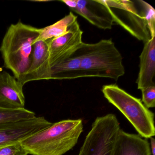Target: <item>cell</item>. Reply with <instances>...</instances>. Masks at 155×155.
<instances>
[{
  "label": "cell",
  "instance_id": "obj_21",
  "mask_svg": "<svg viewBox=\"0 0 155 155\" xmlns=\"http://www.w3.org/2000/svg\"></svg>",
  "mask_w": 155,
  "mask_h": 155
},
{
  "label": "cell",
  "instance_id": "obj_18",
  "mask_svg": "<svg viewBox=\"0 0 155 155\" xmlns=\"http://www.w3.org/2000/svg\"><path fill=\"white\" fill-rule=\"evenodd\" d=\"M21 142L14 143L0 148V155H28Z\"/></svg>",
  "mask_w": 155,
  "mask_h": 155
},
{
  "label": "cell",
  "instance_id": "obj_4",
  "mask_svg": "<svg viewBox=\"0 0 155 155\" xmlns=\"http://www.w3.org/2000/svg\"><path fill=\"white\" fill-rule=\"evenodd\" d=\"M101 91L106 99L127 118L140 136L146 139L155 136L154 113L144 106L140 99L115 84L103 86Z\"/></svg>",
  "mask_w": 155,
  "mask_h": 155
},
{
  "label": "cell",
  "instance_id": "obj_10",
  "mask_svg": "<svg viewBox=\"0 0 155 155\" xmlns=\"http://www.w3.org/2000/svg\"><path fill=\"white\" fill-rule=\"evenodd\" d=\"M51 79V68L49 62L48 41L37 39L34 44L32 62L20 82L25 85L35 81Z\"/></svg>",
  "mask_w": 155,
  "mask_h": 155
},
{
  "label": "cell",
  "instance_id": "obj_13",
  "mask_svg": "<svg viewBox=\"0 0 155 155\" xmlns=\"http://www.w3.org/2000/svg\"><path fill=\"white\" fill-rule=\"evenodd\" d=\"M115 155H151L149 142L139 134L127 133L120 129Z\"/></svg>",
  "mask_w": 155,
  "mask_h": 155
},
{
  "label": "cell",
  "instance_id": "obj_15",
  "mask_svg": "<svg viewBox=\"0 0 155 155\" xmlns=\"http://www.w3.org/2000/svg\"><path fill=\"white\" fill-rule=\"evenodd\" d=\"M77 16L70 12L68 15L57 22L41 29L38 39L47 41L64 35L77 21Z\"/></svg>",
  "mask_w": 155,
  "mask_h": 155
},
{
  "label": "cell",
  "instance_id": "obj_20",
  "mask_svg": "<svg viewBox=\"0 0 155 155\" xmlns=\"http://www.w3.org/2000/svg\"><path fill=\"white\" fill-rule=\"evenodd\" d=\"M150 151H151V155H155V139L153 137L150 138Z\"/></svg>",
  "mask_w": 155,
  "mask_h": 155
},
{
  "label": "cell",
  "instance_id": "obj_19",
  "mask_svg": "<svg viewBox=\"0 0 155 155\" xmlns=\"http://www.w3.org/2000/svg\"><path fill=\"white\" fill-rule=\"evenodd\" d=\"M142 93V101L144 106L147 108H154L155 107V86L147 87L141 90Z\"/></svg>",
  "mask_w": 155,
  "mask_h": 155
},
{
  "label": "cell",
  "instance_id": "obj_8",
  "mask_svg": "<svg viewBox=\"0 0 155 155\" xmlns=\"http://www.w3.org/2000/svg\"><path fill=\"white\" fill-rule=\"evenodd\" d=\"M83 31L78 21L64 35L48 41L49 62L51 69L70 58L80 48Z\"/></svg>",
  "mask_w": 155,
  "mask_h": 155
},
{
  "label": "cell",
  "instance_id": "obj_2",
  "mask_svg": "<svg viewBox=\"0 0 155 155\" xmlns=\"http://www.w3.org/2000/svg\"><path fill=\"white\" fill-rule=\"evenodd\" d=\"M83 130L82 120H65L52 123L21 143L28 154L63 155L76 146Z\"/></svg>",
  "mask_w": 155,
  "mask_h": 155
},
{
  "label": "cell",
  "instance_id": "obj_11",
  "mask_svg": "<svg viewBox=\"0 0 155 155\" xmlns=\"http://www.w3.org/2000/svg\"><path fill=\"white\" fill-rule=\"evenodd\" d=\"M23 86L7 71H0V107L7 109L25 108Z\"/></svg>",
  "mask_w": 155,
  "mask_h": 155
},
{
  "label": "cell",
  "instance_id": "obj_7",
  "mask_svg": "<svg viewBox=\"0 0 155 155\" xmlns=\"http://www.w3.org/2000/svg\"><path fill=\"white\" fill-rule=\"evenodd\" d=\"M44 117L0 123V148L21 142L52 125Z\"/></svg>",
  "mask_w": 155,
  "mask_h": 155
},
{
  "label": "cell",
  "instance_id": "obj_6",
  "mask_svg": "<svg viewBox=\"0 0 155 155\" xmlns=\"http://www.w3.org/2000/svg\"><path fill=\"white\" fill-rule=\"evenodd\" d=\"M113 22L122 27L133 37L144 43L150 38L141 1L140 11L131 1H103Z\"/></svg>",
  "mask_w": 155,
  "mask_h": 155
},
{
  "label": "cell",
  "instance_id": "obj_1",
  "mask_svg": "<svg viewBox=\"0 0 155 155\" xmlns=\"http://www.w3.org/2000/svg\"><path fill=\"white\" fill-rule=\"evenodd\" d=\"M41 29L27 25L21 21L10 25L0 47L4 67L11 71L20 82L30 67L34 44Z\"/></svg>",
  "mask_w": 155,
  "mask_h": 155
},
{
  "label": "cell",
  "instance_id": "obj_14",
  "mask_svg": "<svg viewBox=\"0 0 155 155\" xmlns=\"http://www.w3.org/2000/svg\"><path fill=\"white\" fill-rule=\"evenodd\" d=\"M82 78L78 51L70 58L51 69V79L71 80Z\"/></svg>",
  "mask_w": 155,
  "mask_h": 155
},
{
  "label": "cell",
  "instance_id": "obj_5",
  "mask_svg": "<svg viewBox=\"0 0 155 155\" xmlns=\"http://www.w3.org/2000/svg\"><path fill=\"white\" fill-rule=\"evenodd\" d=\"M120 126L114 114L96 118L78 155H115Z\"/></svg>",
  "mask_w": 155,
  "mask_h": 155
},
{
  "label": "cell",
  "instance_id": "obj_16",
  "mask_svg": "<svg viewBox=\"0 0 155 155\" xmlns=\"http://www.w3.org/2000/svg\"><path fill=\"white\" fill-rule=\"evenodd\" d=\"M35 117L34 112L25 108L7 109L0 107V123L25 120Z\"/></svg>",
  "mask_w": 155,
  "mask_h": 155
},
{
  "label": "cell",
  "instance_id": "obj_3",
  "mask_svg": "<svg viewBox=\"0 0 155 155\" xmlns=\"http://www.w3.org/2000/svg\"><path fill=\"white\" fill-rule=\"evenodd\" d=\"M78 51L82 78H109L117 81L125 74L123 58L111 39L83 42Z\"/></svg>",
  "mask_w": 155,
  "mask_h": 155
},
{
  "label": "cell",
  "instance_id": "obj_12",
  "mask_svg": "<svg viewBox=\"0 0 155 155\" xmlns=\"http://www.w3.org/2000/svg\"><path fill=\"white\" fill-rule=\"evenodd\" d=\"M140 56L139 71L136 83L137 88L141 90L155 86V36L144 43Z\"/></svg>",
  "mask_w": 155,
  "mask_h": 155
},
{
  "label": "cell",
  "instance_id": "obj_9",
  "mask_svg": "<svg viewBox=\"0 0 155 155\" xmlns=\"http://www.w3.org/2000/svg\"><path fill=\"white\" fill-rule=\"evenodd\" d=\"M72 11L101 29L112 28L113 21L103 1L63 0Z\"/></svg>",
  "mask_w": 155,
  "mask_h": 155
},
{
  "label": "cell",
  "instance_id": "obj_17",
  "mask_svg": "<svg viewBox=\"0 0 155 155\" xmlns=\"http://www.w3.org/2000/svg\"><path fill=\"white\" fill-rule=\"evenodd\" d=\"M144 16L147 25L150 38L155 36V11L152 6L141 1Z\"/></svg>",
  "mask_w": 155,
  "mask_h": 155
}]
</instances>
